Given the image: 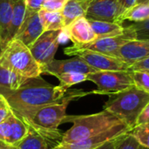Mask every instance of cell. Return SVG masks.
I'll return each instance as SVG.
<instances>
[{
    "instance_id": "1",
    "label": "cell",
    "mask_w": 149,
    "mask_h": 149,
    "mask_svg": "<svg viewBox=\"0 0 149 149\" xmlns=\"http://www.w3.org/2000/svg\"><path fill=\"white\" fill-rule=\"evenodd\" d=\"M89 94H93V91L71 90L70 92H66L64 98L58 103L27 111L17 116L23 120L31 130L48 141H58L61 140L63 134L58 130V127L64 123V119L67 115L66 108L68 105L72 100Z\"/></svg>"
},
{
    "instance_id": "2",
    "label": "cell",
    "mask_w": 149,
    "mask_h": 149,
    "mask_svg": "<svg viewBox=\"0 0 149 149\" xmlns=\"http://www.w3.org/2000/svg\"><path fill=\"white\" fill-rule=\"evenodd\" d=\"M67 90L61 86H52L38 77L28 79L17 91H4L0 93L5 96L12 111L19 115L27 111L59 102Z\"/></svg>"
},
{
    "instance_id": "3",
    "label": "cell",
    "mask_w": 149,
    "mask_h": 149,
    "mask_svg": "<svg viewBox=\"0 0 149 149\" xmlns=\"http://www.w3.org/2000/svg\"><path fill=\"white\" fill-rule=\"evenodd\" d=\"M71 122L72 126L62 134L59 142H73L82 141L123 124L111 113L101 112L85 115H66L64 123Z\"/></svg>"
},
{
    "instance_id": "4",
    "label": "cell",
    "mask_w": 149,
    "mask_h": 149,
    "mask_svg": "<svg viewBox=\"0 0 149 149\" xmlns=\"http://www.w3.org/2000/svg\"><path fill=\"white\" fill-rule=\"evenodd\" d=\"M149 103V93L135 86L109 96L103 110L117 117L130 131L137 125L138 119Z\"/></svg>"
},
{
    "instance_id": "5",
    "label": "cell",
    "mask_w": 149,
    "mask_h": 149,
    "mask_svg": "<svg viewBox=\"0 0 149 149\" xmlns=\"http://www.w3.org/2000/svg\"><path fill=\"white\" fill-rule=\"evenodd\" d=\"M0 65L26 79L38 78L42 74L41 66L33 58L28 46L16 38L9 42L3 50Z\"/></svg>"
},
{
    "instance_id": "6",
    "label": "cell",
    "mask_w": 149,
    "mask_h": 149,
    "mask_svg": "<svg viewBox=\"0 0 149 149\" xmlns=\"http://www.w3.org/2000/svg\"><path fill=\"white\" fill-rule=\"evenodd\" d=\"M87 80L98 87L93 91V94L108 96L134 86L131 71H99L88 74Z\"/></svg>"
},
{
    "instance_id": "7",
    "label": "cell",
    "mask_w": 149,
    "mask_h": 149,
    "mask_svg": "<svg viewBox=\"0 0 149 149\" xmlns=\"http://www.w3.org/2000/svg\"><path fill=\"white\" fill-rule=\"evenodd\" d=\"M65 54L69 56L79 57L83 59L88 65L96 71H129L130 65L123 60L105 55L91 50L81 49L75 46L65 48Z\"/></svg>"
},
{
    "instance_id": "8",
    "label": "cell",
    "mask_w": 149,
    "mask_h": 149,
    "mask_svg": "<svg viewBox=\"0 0 149 149\" xmlns=\"http://www.w3.org/2000/svg\"><path fill=\"white\" fill-rule=\"evenodd\" d=\"M60 31H45L28 46L33 58L42 67L54 60L60 44Z\"/></svg>"
},
{
    "instance_id": "9",
    "label": "cell",
    "mask_w": 149,
    "mask_h": 149,
    "mask_svg": "<svg viewBox=\"0 0 149 149\" xmlns=\"http://www.w3.org/2000/svg\"><path fill=\"white\" fill-rule=\"evenodd\" d=\"M134 39H137L136 33L134 30L131 27V25H128L126 27L125 32L121 35L115 36V37L100 38L88 45L79 46L78 48L91 50V51L97 52L105 55L118 58V53H119L120 49L125 44Z\"/></svg>"
},
{
    "instance_id": "10",
    "label": "cell",
    "mask_w": 149,
    "mask_h": 149,
    "mask_svg": "<svg viewBox=\"0 0 149 149\" xmlns=\"http://www.w3.org/2000/svg\"><path fill=\"white\" fill-rule=\"evenodd\" d=\"M129 132L130 129L124 124H121L100 134L82 141L73 142H58L51 149H95L106 142Z\"/></svg>"
},
{
    "instance_id": "11",
    "label": "cell",
    "mask_w": 149,
    "mask_h": 149,
    "mask_svg": "<svg viewBox=\"0 0 149 149\" xmlns=\"http://www.w3.org/2000/svg\"><path fill=\"white\" fill-rule=\"evenodd\" d=\"M41 72L42 73L45 74H51L52 76H56L58 74L70 72L90 74L93 72H96L98 71L92 68L80 58L74 57L72 58L63 60L54 59L48 65L42 66Z\"/></svg>"
},
{
    "instance_id": "12",
    "label": "cell",
    "mask_w": 149,
    "mask_h": 149,
    "mask_svg": "<svg viewBox=\"0 0 149 149\" xmlns=\"http://www.w3.org/2000/svg\"><path fill=\"white\" fill-rule=\"evenodd\" d=\"M64 30L68 38L73 43V45L77 47L88 45L98 38L86 17L78 18L70 25L64 28Z\"/></svg>"
},
{
    "instance_id": "13",
    "label": "cell",
    "mask_w": 149,
    "mask_h": 149,
    "mask_svg": "<svg viewBox=\"0 0 149 149\" xmlns=\"http://www.w3.org/2000/svg\"><path fill=\"white\" fill-rule=\"evenodd\" d=\"M44 31L45 29L40 21L38 12L26 10L24 21L14 38L22 41L25 45L29 46Z\"/></svg>"
},
{
    "instance_id": "14",
    "label": "cell",
    "mask_w": 149,
    "mask_h": 149,
    "mask_svg": "<svg viewBox=\"0 0 149 149\" xmlns=\"http://www.w3.org/2000/svg\"><path fill=\"white\" fill-rule=\"evenodd\" d=\"M119 0H91L86 18L115 22L119 16Z\"/></svg>"
},
{
    "instance_id": "15",
    "label": "cell",
    "mask_w": 149,
    "mask_h": 149,
    "mask_svg": "<svg viewBox=\"0 0 149 149\" xmlns=\"http://www.w3.org/2000/svg\"><path fill=\"white\" fill-rule=\"evenodd\" d=\"M149 57V38L134 39L125 44L119 51L118 58L130 66Z\"/></svg>"
},
{
    "instance_id": "16",
    "label": "cell",
    "mask_w": 149,
    "mask_h": 149,
    "mask_svg": "<svg viewBox=\"0 0 149 149\" xmlns=\"http://www.w3.org/2000/svg\"><path fill=\"white\" fill-rule=\"evenodd\" d=\"M91 0H67L62 15L65 22V28L80 17H86Z\"/></svg>"
},
{
    "instance_id": "17",
    "label": "cell",
    "mask_w": 149,
    "mask_h": 149,
    "mask_svg": "<svg viewBox=\"0 0 149 149\" xmlns=\"http://www.w3.org/2000/svg\"><path fill=\"white\" fill-rule=\"evenodd\" d=\"M88 21L94 33L97 35L98 38L119 36L123 34L126 30V27H124L122 24H119L116 22L100 21L93 19H88Z\"/></svg>"
},
{
    "instance_id": "18",
    "label": "cell",
    "mask_w": 149,
    "mask_h": 149,
    "mask_svg": "<svg viewBox=\"0 0 149 149\" xmlns=\"http://www.w3.org/2000/svg\"><path fill=\"white\" fill-rule=\"evenodd\" d=\"M28 79L0 65V92L18 90Z\"/></svg>"
},
{
    "instance_id": "19",
    "label": "cell",
    "mask_w": 149,
    "mask_h": 149,
    "mask_svg": "<svg viewBox=\"0 0 149 149\" xmlns=\"http://www.w3.org/2000/svg\"><path fill=\"white\" fill-rule=\"evenodd\" d=\"M11 0H0V44L3 50L9 43L8 34L11 19Z\"/></svg>"
},
{
    "instance_id": "20",
    "label": "cell",
    "mask_w": 149,
    "mask_h": 149,
    "mask_svg": "<svg viewBox=\"0 0 149 149\" xmlns=\"http://www.w3.org/2000/svg\"><path fill=\"white\" fill-rule=\"evenodd\" d=\"M149 19V3H136L120 14L115 20L116 23L122 24L124 21L141 23Z\"/></svg>"
},
{
    "instance_id": "21",
    "label": "cell",
    "mask_w": 149,
    "mask_h": 149,
    "mask_svg": "<svg viewBox=\"0 0 149 149\" xmlns=\"http://www.w3.org/2000/svg\"><path fill=\"white\" fill-rule=\"evenodd\" d=\"M11 3L12 13L8 34L9 42H10L16 37L17 32L24 21L26 11L25 0H11Z\"/></svg>"
},
{
    "instance_id": "22",
    "label": "cell",
    "mask_w": 149,
    "mask_h": 149,
    "mask_svg": "<svg viewBox=\"0 0 149 149\" xmlns=\"http://www.w3.org/2000/svg\"><path fill=\"white\" fill-rule=\"evenodd\" d=\"M39 18L45 31H60L65 28L62 11H52L41 9L38 11Z\"/></svg>"
},
{
    "instance_id": "23",
    "label": "cell",
    "mask_w": 149,
    "mask_h": 149,
    "mask_svg": "<svg viewBox=\"0 0 149 149\" xmlns=\"http://www.w3.org/2000/svg\"><path fill=\"white\" fill-rule=\"evenodd\" d=\"M10 126H11V135L10 139V148L15 149L18 144L27 136L29 133L28 126L18 117L14 112L10 115Z\"/></svg>"
},
{
    "instance_id": "24",
    "label": "cell",
    "mask_w": 149,
    "mask_h": 149,
    "mask_svg": "<svg viewBox=\"0 0 149 149\" xmlns=\"http://www.w3.org/2000/svg\"><path fill=\"white\" fill-rule=\"evenodd\" d=\"M51 142L52 141L30 129L27 136L15 149H51L52 148Z\"/></svg>"
},
{
    "instance_id": "25",
    "label": "cell",
    "mask_w": 149,
    "mask_h": 149,
    "mask_svg": "<svg viewBox=\"0 0 149 149\" xmlns=\"http://www.w3.org/2000/svg\"><path fill=\"white\" fill-rule=\"evenodd\" d=\"M87 75L84 73H77V72H70V73H62L58 74L55 77L59 80V86L68 89L70 86L86 81Z\"/></svg>"
},
{
    "instance_id": "26",
    "label": "cell",
    "mask_w": 149,
    "mask_h": 149,
    "mask_svg": "<svg viewBox=\"0 0 149 149\" xmlns=\"http://www.w3.org/2000/svg\"><path fill=\"white\" fill-rule=\"evenodd\" d=\"M130 134L144 147L149 148V122L136 125Z\"/></svg>"
},
{
    "instance_id": "27",
    "label": "cell",
    "mask_w": 149,
    "mask_h": 149,
    "mask_svg": "<svg viewBox=\"0 0 149 149\" xmlns=\"http://www.w3.org/2000/svg\"><path fill=\"white\" fill-rule=\"evenodd\" d=\"M10 135H11V126H10V116L6 120L0 123V149H11L10 146Z\"/></svg>"
},
{
    "instance_id": "28",
    "label": "cell",
    "mask_w": 149,
    "mask_h": 149,
    "mask_svg": "<svg viewBox=\"0 0 149 149\" xmlns=\"http://www.w3.org/2000/svg\"><path fill=\"white\" fill-rule=\"evenodd\" d=\"M134 86L140 90L149 93V73L146 72L131 71Z\"/></svg>"
},
{
    "instance_id": "29",
    "label": "cell",
    "mask_w": 149,
    "mask_h": 149,
    "mask_svg": "<svg viewBox=\"0 0 149 149\" xmlns=\"http://www.w3.org/2000/svg\"><path fill=\"white\" fill-rule=\"evenodd\" d=\"M115 149H149L144 146H142L131 134L130 132L123 135L116 148Z\"/></svg>"
},
{
    "instance_id": "30",
    "label": "cell",
    "mask_w": 149,
    "mask_h": 149,
    "mask_svg": "<svg viewBox=\"0 0 149 149\" xmlns=\"http://www.w3.org/2000/svg\"><path fill=\"white\" fill-rule=\"evenodd\" d=\"M130 25L134 30L137 39L149 38V19L141 23H134Z\"/></svg>"
},
{
    "instance_id": "31",
    "label": "cell",
    "mask_w": 149,
    "mask_h": 149,
    "mask_svg": "<svg viewBox=\"0 0 149 149\" xmlns=\"http://www.w3.org/2000/svg\"><path fill=\"white\" fill-rule=\"evenodd\" d=\"M13 113L7 99L3 93H0V123L6 120Z\"/></svg>"
},
{
    "instance_id": "32",
    "label": "cell",
    "mask_w": 149,
    "mask_h": 149,
    "mask_svg": "<svg viewBox=\"0 0 149 149\" xmlns=\"http://www.w3.org/2000/svg\"><path fill=\"white\" fill-rule=\"evenodd\" d=\"M67 0H49L45 1L43 9L52 11H62Z\"/></svg>"
},
{
    "instance_id": "33",
    "label": "cell",
    "mask_w": 149,
    "mask_h": 149,
    "mask_svg": "<svg viewBox=\"0 0 149 149\" xmlns=\"http://www.w3.org/2000/svg\"><path fill=\"white\" fill-rule=\"evenodd\" d=\"M45 0H25L26 10L31 12H38L44 5Z\"/></svg>"
},
{
    "instance_id": "34",
    "label": "cell",
    "mask_w": 149,
    "mask_h": 149,
    "mask_svg": "<svg viewBox=\"0 0 149 149\" xmlns=\"http://www.w3.org/2000/svg\"><path fill=\"white\" fill-rule=\"evenodd\" d=\"M129 71H140V72H146L149 73V57L132 65L130 66Z\"/></svg>"
},
{
    "instance_id": "35",
    "label": "cell",
    "mask_w": 149,
    "mask_h": 149,
    "mask_svg": "<svg viewBox=\"0 0 149 149\" xmlns=\"http://www.w3.org/2000/svg\"><path fill=\"white\" fill-rule=\"evenodd\" d=\"M136 3L137 0H119V16Z\"/></svg>"
},
{
    "instance_id": "36",
    "label": "cell",
    "mask_w": 149,
    "mask_h": 149,
    "mask_svg": "<svg viewBox=\"0 0 149 149\" xmlns=\"http://www.w3.org/2000/svg\"><path fill=\"white\" fill-rule=\"evenodd\" d=\"M123 135H125V134H123ZM123 135L119 136V137H117V138H114V139H113V140H111V141L106 142L105 144L100 146L99 148H97L95 149H115L116 148V147H117V145H118V143H119V141H120V138H121Z\"/></svg>"
},
{
    "instance_id": "37",
    "label": "cell",
    "mask_w": 149,
    "mask_h": 149,
    "mask_svg": "<svg viewBox=\"0 0 149 149\" xmlns=\"http://www.w3.org/2000/svg\"><path fill=\"white\" fill-rule=\"evenodd\" d=\"M145 122H149V103L145 107L142 113H141V115L138 119V121H137V125L145 123Z\"/></svg>"
},
{
    "instance_id": "38",
    "label": "cell",
    "mask_w": 149,
    "mask_h": 149,
    "mask_svg": "<svg viewBox=\"0 0 149 149\" xmlns=\"http://www.w3.org/2000/svg\"><path fill=\"white\" fill-rule=\"evenodd\" d=\"M149 3V0H137V3Z\"/></svg>"
},
{
    "instance_id": "39",
    "label": "cell",
    "mask_w": 149,
    "mask_h": 149,
    "mask_svg": "<svg viewBox=\"0 0 149 149\" xmlns=\"http://www.w3.org/2000/svg\"><path fill=\"white\" fill-rule=\"evenodd\" d=\"M2 52H3V47H2V45H1V44H0V56H1V54H2Z\"/></svg>"
},
{
    "instance_id": "40",
    "label": "cell",
    "mask_w": 149,
    "mask_h": 149,
    "mask_svg": "<svg viewBox=\"0 0 149 149\" xmlns=\"http://www.w3.org/2000/svg\"><path fill=\"white\" fill-rule=\"evenodd\" d=\"M45 1H49V0H45Z\"/></svg>"
}]
</instances>
